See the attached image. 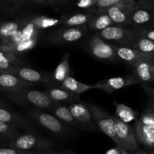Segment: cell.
<instances>
[{
  "label": "cell",
  "instance_id": "cell-25",
  "mask_svg": "<svg viewBox=\"0 0 154 154\" xmlns=\"http://www.w3.org/2000/svg\"><path fill=\"white\" fill-rule=\"evenodd\" d=\"M37 42L38 37H35L29 39V40L19 42V43L11 45V46H2V45H0V48L4 50V51L14 53L15 54H24V53L28 52L29 51L32 49L35 46Z\"/></svg>",
  "mask_w": 154,
  "mask_h": 154
},
{
  "label": "cell",
  "instance_id": "cell-13",
  "mask_svg": "<svg viewBox=\"0 0 154 154\" xmlns=\"http://www.w3.org/2000/svg\"><path fill=\"white\" fill-rule=\"evenodd\" d=\"M128 24L133 26L135 28L154 26V11L138 5L129 15Z\"/></svg>",
  "mask_w": 154,
  "mask_h": 154
},
{
  "label": "cell",
  "instance_id": "cell-4",
  "mask_svg": "<svg viewBox=\"0 0 154 154\" xmlns=\"http://www.w3.org/2000/svg\"><path fill=\"white\" fill-rule=\"evenodd\" d=\"M87 105L90 108L92 117L98 128L107 136L109 137L113 141H114L117 146L121 147L120 141L116 135L115 129H114V121L112 116L99 105H95L91 102L87 103Z\"/></svg>",
  "mask_w": 154,
  "mask_h": 154
},
{
  "label": "cell",
  "instance_id": "cell-45",
  "mask_svg": "<svg viewBox=\"0 0 154 154\" xmlns=\"http://www.w3.org/2000/svg\"><path fill=\"white\" fill-rule=\"evenodd\" d=\"M152 56H153V60H154V50H153V52H152Z\"/></svg>",
  "mask_w": 154,
  "mask_h": 154
},
{
  "label": "cell",
  "instance_id": "cell-7",
  "mask_svg": "<svg viewBox=\"0 0 154 154\" xmlns=\"http://www.w3.org/2000/svg\"><path fill=\"white\" fill-rule=\"evenodd\" d=\"M114 121V129L116 135L120 141L121 147L129 152L138 150V143L135 132L128 123L122 121L117 116H112Z\"/></svg>",
  "mask_w": 154,
  "mask_h": 154
},
{
  "label": "cell",
  "instance_id": "cell-18",
  "mask_svg": "<svg viewBox=\"0 0 154 154\" xmlns=\"http://www.w3.org/2000/svg\"><path fill=\"white\" fill-rule=\"evenodd\" d=\"M134 132L138 142L147 148L154 149V129L143 124L139 120H137Z\"/></svg>",
  "mask_w": 154,
  "mask_h": 154
},
{
  "label": "cell",
  "instance_id": "cell-23",
  "mask_svg": "<svg viewBox=\"0 0 154 154\" xmlns=\"http://www.w3.org/2000/svg\"><path fill=\"white\" fill-rule=\"evenodd\" d=\"M114 24L112 20L105 12H101L96 14V15H93L88 25L91 29L99 32Z\"/></svg>",
  "mask_w": 154,
  "mask_h": 154
},
{
  "label": "cell",
  "instance_id": "cell-32",
  "mask_svg": "<svg viewBox=\"0 0 154 154\" xmlns=\"http://www.w3.org/2000/svg\"><path fill=\"white\" fill-rule=\"evenodd\" d=\"M138 120L143 123V124L146 125V126H149V127L152 128L154 129V111L150 110L149 108L147 111H144L142 114L141 115Z\"/></svg>",
  "mask_w": 154,
  "mask_h": 154
},
{
  "label": "cell",
  "instance_id": "cell-29",
  "mask_svg": "<svg viewBox=\"0 0 154 154\" xmlns=\"http://www.w3.org/2000/svg\"><path fill=\"white\" fill-rule=\"evenodd\" d=\"M30 22L32 23L38 29L51 28L61 22V20L54 17H48L46 16H37L33 17H28Z\"/></svg>",
  "mask_w": 154,
  "mask_h": 154
},
{
  "label": "cell",
  "instance_id": "cell-30",
  "mask_svg": "<svg viewBox=\"0 0 154 154\" xmlns=\"http://www.w3.org/2000/svg\"><path fill=\"white\" fill-rule=\"evenodd\" d=\"M135 36V40L132 48L144 53L152 54L154 50V42L141 36Z\"/></svg>",
  "mask_w": 154,
  "mask_h": 154
},
{
  "label": "cell",
  "instance_id": "cell-24",
  "mask_svg": "<svg viewBox=\"0 0 154 154\" xmlns=\"http://www.w3.org/2000/svg\"><path fill=\"white\" fill-rule=\"evenodd\" d=\"M21 63L17 54L0 48V72H7L11 66H20Z\"/></svg>",
  "mask_w": 154,
  "mask_h": 154
},
{
  "label": "cell",
  "instance_id": "cell-38",
  "mask_svg": "<svg viewBox=\"0 0 154 154\" xmlns=\"http://www.w3.org/2000/svg\"><path fill=\"white\" fill-rule=\"evenodd\" d=\"M105 154H129V152L123 149V147L117 146V147H114V148L108 150Z\"/></svg>",
  "mask_w": 154,
  "mask_h": 154
},
{
  "label": "cell",
  "instance_id": "cell-3",
  "mask_svg": "<svg viewBox=\"0 0 154 154\" xmlns=\"http://www.w3.org/2000/svg\"><path fill=\"white\" fill-rule=\"evenodd\" d=\"M8 146L9 147L18 150L35 151L57 148V144L52 140L44 137L40 133L26 132L9 141Z\"/></svg>",
  "mask_w": 154,
  "mask_h": 154
},
{
  "label": "cell",
  "instance_id": "cell-34",
  "mask_svg": "<svg viewBox=\"0 0 154 154\" xmlns=\"http://www.w3.org/2000/svg\"><path fill=\"white\" fill-rule=\"evenodd\" d=\"M72 150L70 149H48V150H35L30 154H72Z\"/></svg>",
  "mask_w": 154,
  "mask_h": 154
},
{
  "label": "cell",
  "instance_id": "cell-44",
  "mask_svg": "<svg viewBox=\"0 0 154 154\" xmlns=\"http://www.w3.org/2000/svg\"><path fill=\"white\" fill-rule=\"evenodd\" d=\"M150 153H151L152 154H154V149H152V150L150 151Z\"/></svg>",
  "mask_w": 154,
  "mask_h": 154
},
{
  "label": "cell",
  "instance_id": "cell-19",
  "mask_svg": "<svg viewBox=\"0 0 154 154\" xmlns=\"http://www.w3.org/2000/svg\"><path fill=\"white\" fill-rule=\"evenodd\" d=\"M60 87L80 96L87 90H93V89H99V90L100 85H99V82L96 84H93V85L84 84V83L77 81L72 77L69 76L61 83Z\"/></svg>",
  "mask_w": 154,
  "mask_h": 154
},
{
  "label": "cell",
  "instance_id": "cell-5",
  "mask_svg": "<svg viewBox=\"0 0 154 154\" xmlns=\"http://www.w3.org/2000/svg\"><path fill=\"white\" fill-rule=\"evenodd\" d=\"M98 36L107 42H116L122 46H133L135 36L133 31L122 26L111 25L96 33Z\"/></svg>",
  "mask_w": 154,
  "mask_h": 154
},
{
  "label": "cell",
  "instance_id": "cell-36",
  "mask_svg": "<svg viewBox=\"0 0 154 154\" xmlns=\"http://www.w3.org/2000/svg\"><path fill=\"white\" fill-rule=\"evenodd\" d=\"M32 151L23 150L8 147V148H0V154H30Z\"/></svg>",
  "mask_w": 154,
  "mask_h": 154
},
{
  "label": "cell",
  "instance_id": "cell-39",
  "mask_svg": "<svg viewBox=\"0 0 154 154\" xmlns=\"http://www.w3.org/2000/svg\"><path fill=\"white\" fill-rule=\"evenodd\" d=\"M142 87L144 89V90H145L146 93H147V95L148 96H150V97L153 98L154 99V89L151 88V87H148V86H147L146 84H142Z\"/></svg>",
  "mask_w": 154,
  "mask_h": 154
},
{
  "label": "cell",
  "instance_id": "cell-17",
  "mask_svg": "<svg viewBox=\"0 0 154 154\" xmlns=\"http://www.w3.org/2000/svg\"><path fill=\"white\" fill-rule=\"evenodd\" d=\"M134 75L138 82L146 84L154 81V60H146L134 66Z\"/></svg>",
  "mask_w": 154,
  "mask_h": 154
},
{
  "label": "cell",
  "instance_id": "cell-6",
  "mask_svg": "<svg viewBox=\"0 0 154 154\" xmlns=\"http://www.w3.org/2000/svg\"><path fill=\"white\" fill-rule=\"evenodd\" d=\"M88 48L96 59L105 61H115L119 60L116 54V46L110 45L96 34L91 37L88 42Z\"/></svg>",
  "mask_w": 154,
  "mask_h": 154
},
{
  "label": "cell",
  "instance_id": "cell-42",
  "mask_svg": "<svg viewBox=\"0 0 154 154\" xmlns=\"http://www.w3.org/2000/svg\"><path fill=\"white\" fill-rule=\"evenodd\" d=\"M150 109L152 110V111H154V104H153V105H152L151 106H150Z\"/></svg>",
  "mask_w": 154,
  "mask_h": 154
},
{
  "label": "cell",
  "instance_id": "cell-26",
  "mask_svg": "<svg viewBox=\"0 0 154 154\" xmlns=\"http://www.w3.org/2000/svg\"><path fill=\"white\" fill-rule=\"evenodd\" d=\"M93 17L92 14L80 13L66 17L61 20V22L67 26H80L88 24Z\"/></svg>",
  "mask_w": 154,
  "mask_h": 154
},
{
  "label": "cell",
  "instance_id": "cell-31",
  "mask_svg": "<svg viewBox=\"0 0 154 154\" xmlns=\"http://www.w3.org/2000/svg\"><path fill=\"white\" fill-rule=\"evenodd\" d=\"M132 31L135 35L141 36L154 42V26L144 28H135V29Z\"/></svg>",
  "mask_w": 154,
  "mask_h": 154
},
{
  "label": "cell",
  "instance_id": "cell-33",
  "mask_svg": "<svg viewBox=\"0 0 154 154\" xmlns=\"http://www.w3.org/2000/svg\"><path fill=\"white\" fill-rule=\"evenodd\" d=\"M120 0H98L94 7L97 9L96 13H101L108 8L112 7L120 2Z\"/></svg>",
  "mask_w": 154,
  "mask_h": 154
},
{
  "label": "cell",
  "instance_id": "cell-9",
  "mask_svg": "<svg viewBox=\"0 0 154 154\" xmlns=\"http://www.w3.org/2000/svg\"><path fill=\"white\" fill-rule=\"evenodd\" d=\"M87 32L86 25L80 26H69L57 30L50 34L48 40L54 44H67L76 42L84 38Z\"/></svg>",
  "mask_w": 154,
  "mask_h": 154
},
{
  "label": "cell",
  "instance_id": "cell-12",
  "mask_svg": "<svg viewBox=\"0 0 154 154\" xmlns=\"http://www.w3.org/2000/svg\"><path fill=\"white\" fill-rule=\"evenodd\" d=\"M116 54L119 60H121L134 67L135 65L146 60H153L152 54L144 53L132 47H116Z\"/></svg>",
  "mask_w": 154,
  "mask_h": 154
},
{
  "label": "cell",
  "instance_id": "cell-16",
  "mask_svg": "<svg viewBox=\"0 0 154 154\" xmlns=\"http://www.w3.org/2000/svg\"><path fill=\"white\" fill-rule=\"evenodd\" d=\"M51 111L57 118H58L60 121L67 126H72L80 130L85 131L84 128L73 117L67 105L61 104L60 102H55Z\"/></svg>",
  "mask_w": 154,
  "mask_h": 154
},
{
  "label": "cell",
  "instance_id": "cell-1",
  "mask_svg": "<svg viewBox=\"0 0 154 154\" xmlns=\"http://www.w3.org/2000/svg\"><path fill=\"white\" fill-rule=\"evenodd\" d=\"M0 91L12 102L23 107L51 111L55 104L45 92L32 90L30 87L0 88Z\"/></svg>",
  "mask_w": 154,
  "mask_h": 154
},
{
  "label": "cell",
  "instance_id": "cell-37",
  "mask_svg": "<svg viewBox=\"0 0 154 154\" xmlns=\"http://www.w3.org/2000/svg\"><path fill=\"white\" fill-rule=\"evenodd\" d=\"M138 5V6L154 11V0H139Z\"/></svg>",
  "mask_w": 154,
  "mask_h": 154
},
{
  "label": "cell",
  "instance_id": "cell-22",
  "mask_svg": "<svg viewBox=\"0 0 154 154\" xmlns=\"http://www.w3.org/2000/svg\"><path fill=\"white\" fill-rule=\"evenodd\" d=\"M26 23V18L18 20L8 21L0 24V40L4 42L20 29Z\"/></svg>",
  "mask_w": 154,
  "mask_h": 154
},
{
  "label": "cell",
  "instance_id": "cell-47",
  "mask_svg": "<svg viewBox=\"0 0 154 154\" xmlns=\"http://www.w3.org/2000/svg\"><path fill=\"white\" fill-rule=\"evenodd\" d=\"M11 1H21V0H11Z\"/></svg>",
  "mask_w": 154,
  "mask_h": 154
},
{
  "label": "cell",
  "instance_id": "cell-40",
  "mask_svg": "<svg viewBox=\"0 0 154 154\" xmlns=\"http://www.w3.org/2000/svg\"><path fill=\"white\" fill-rule=\"evenodd\" d=\"M132 154H152L151 153H147V152L144 151V150H135Z\"/></svg>",
  "mask_w": 154,
  "mask_h": 154
},
{
  "label": "cell",
  "instance_id": "cell-28",
  "mask_svg": "<svg viewBox=\"0 0 154 154\" xmlns=\"http://www.w3.org/2000/svg\"><path fill=\"white\" fill-rule=\"evenodd\" d=\"M116 107V116L122 121L128 123L136 118V112L132 108L124 104L114 103Z\"/></svg>",
  "mask_w": 154,
  "mask_h": 154
},
{
  "label": "cell",
  "instance_id": "cell-48",
  "mask_svg": "<svg viewBox=\"0 0 154 154\" xmlns=\"http://www.w3.org/2000/svg\"><path fill=\"white\" fill-rule=\"evenodd\" d=\"M1 8H2V5L0 4V9H1Z\"/></svg>",
  "mask_w": 154,
  "mask_h": 154
},
{
  "label": "cell",
  "instance_id": "cell-8",
  "mask_svg": "<svg viewBox=\"0 0 154 154\" xmlns=\"http://www.w3.org/2000/svg\"><path fill=\"white\" fill-rule=\"evenodd\" d=\"M137 6L138 2L135 0H120L115 5L102 12H105L114 23L126 25L129 22V15Z\"/></svg>",
  "mask_w": 154,
  "mask_h": 154
},
{
  "label": "cell",
  "instance_id": "cell-27",
  "mask_svg": "<svg viewBox=\"0 0 154 154\" xmlns=\"http://www.w3.org/2000/svg\"><path fill=\"white\" fill-rule=\"evenodd\" d=\"M21 133L19 128L14 125L0 121V139L11 140L19 136Z\"/></svg>",
  "mask_w": 154,
  "mask_h": 154
},
{
  "label": "cell",
  "instance_id": "cell-15",
  "mask_svg": "<svg viewBox=\"0 0 154 154\" xmlns=\"http://www.w3.org/2000/svg\"><path fill=\"white\" fill-rule=\"evenodd\" d=\"M45 93L54 102L73 103L80 101V96L61 87H49L45 90Z\"/></svg>",
  "mask_w": 154,
  "mask_h": 154
},
{
  "label": "cell",
  "instance_id": "cell-20",
  "mask_svg": "<svg viewBox=\"0 0 154 154\" xmlns=\"http://www.w3.org/2000/svg\"><path fill=\"white\" fill-rule=\"evenodd\" d=\"M32 83L27 82L14 74L0 72V88H15V87H32Z\"/></svg>",
  "mask_w": 154,
  "mask_h": 154
},
{
  "label": "cell",
  "instance_id": "cell-14",
  "mask_svg": "<svg viewBox=\"0 0 154 154\" xmlns=\"http://www.w3.org/2000/svg\"><path fill=\"white\" fill-rule=\"evenodd\" d=\"M136 84H139V82L133 74L126 76L108 78L104 81H101L99 82V90H104L108 93H111L115 90Z\"/></svg>",
  "mask_w": 154,
  "mask_h": 154
},
{
  "label": "cell",
  "instance_id": "cell-46",
  "mask_svg": "<svg viewBox=\"0 0 154 154\" xmlns=\"http://www.w3.org/2000/svg\"><path fill=\"white\" fill-rule=\"evenodd\" d=\"M72 154H77V153H75V151H73V150H72Z\"/></svg>",
  "mask_w": 154,
  "mask_h": 154
},
{
  "label": "cell",
  "instance_id": "cell-35",
  "mask_svg": "<svg viewBox=\"0 0 154 154\" xmlns=\"http://www.w3.org/2000/svg\"><path fill=\"white\" fill-rule=\"evenodd\" d=\"M98 0H78L76 2L77 7L79 8L88 9L92 7H94Z\"/></svg>",
  "mask_w": 154,
  "mask_h": 154
},
{
  "label": "cell",
  "instance_id": "cell-43",
  "mask_svg": "<svg viewBox=\"0 0 154 154\" xmlns=\"http://www.w3.org/2000/svg\"><path fill=\"white\" fill-rule=\"evenodd\" d=\"M65 1V0H54V2H63Z\"/></svg>",
  "mask_w": 154,
  "mask_h": 154
},
{
  "label": "cell",
  "instance_id": "cell-2",
  "mask_svg": "<svg viewBox=\"0 0 154 154\" xmlns=\"http://www.w3.org/2000/svg\"><path fill=\"white\" fill-rule=\"evenodd\" d=\"M26 116L29 120L58 136L66 138L75 133L69 126L60 121L54 114H49L43 110L32 108L27 111Z\"/></svg>",
  "mask_w": 154,
  "mask_h": 154
},
{
  "label": "cell",
  "instance_id": "cell-11",
  "mask_svg": "<svg viewBox=\"0 0 154 154\" xmlns=\"http://www.w3.org/2000/svg\"><path fill=\"white\" fill-rule=\"evenodd\" d=\"M5 72L14 74L21 79L27 82L37 84V83H51L53 81L52 76L44 74L31 68L21 66H13Z\"/></svg>",
  "mask_w": 154,
  "mask_h": 154
},
{
  "label": "cell",
  "instance_id": "cell-10",
  "mask_svg": "<svg viewBox=\"0 0 154 154\" xmlns=\"http://www.w3.org/2000/svg\"><path fill=\"white\" fill-rule=\"evenodd\" d=\"M68 107L73 117L84 128L85 131L97 132L99 128L92 117L87 103L80 100L70 104V105Z\"/></svg>",
  "mask_w": 154,
  "mask_h": 154
},
{
  "label": "cell",
  "instance_id": "cell-41",
  "mask_svg": "<svg viewBox=\"0 0 154 154\" xmlns=\"http://www.w3.org/2000/svg\"><path fill=\"white\" fill-rule=\"evenodd\" d=\"M33 1L38 3H45V2H54V0H33Z\"/></svg>",
  "mask_w": 154,
  "mask_h": 154
},
{
  "label": "cell",
  "instance_id": "cell-21",
  "mask_svg": "<svg viewBox=\"0 0 154 154\" xmlns=\"http://www.w3.org/2000/svg\"><path fill=\"white\" fill-rule=\"evenodd\" d=\"M69 57H70V54H68V53L64 54L61 62L59 63V65L57 66L54 73H53V81L60 83V84H61V83L67 77L70 76L71 69L70 65H69Z\"/></svg>",
  "mask_w": 154,
  "mask_h": 154
}]
</instances>
